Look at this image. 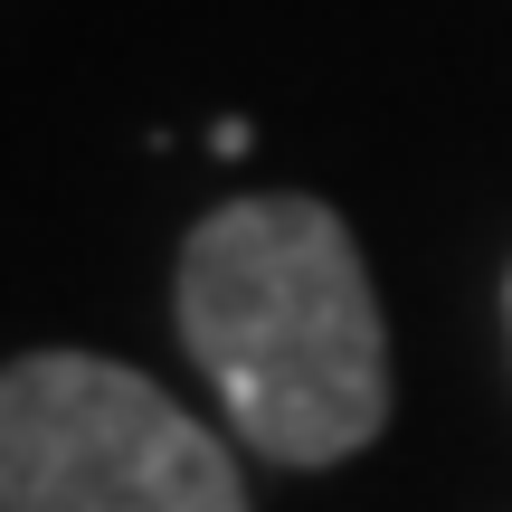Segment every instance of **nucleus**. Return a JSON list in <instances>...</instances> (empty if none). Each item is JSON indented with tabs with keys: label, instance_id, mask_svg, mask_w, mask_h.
I'll use <instances>...</instances> for the list:
<instances>
[{
	"label": "nucleus",
	"instance_id": "nucleus-3",
	"mask_svg": "<svg viewBox=\"0 0 512 512\" xmlns=\"http://www.w3.org/2000/svg\"><path fill=\"white\" fill-rule=\"evenodd\" d=\"M503 313H512V285H503Z\"/></svg>",
	"mask_w": 512,
	"mask_h": 512
},
{
	"label": "nucleus",
	"instance_id": "nucleus-1",
	"mask_svg": "<svg viewBox=\"0 0 512 512\" xmlns=\"http://www.w3.org/2000/svg\"><path fill=\"white\" fill-rule=\"evenodd\" d=\"M181 342L209 370L228 427L275 465H342L389 418L370 266L304 190H247L190 228Z\"/></svg>",
	"mask_w": 512,
	"mask_h": 512
},
{
	"label": "nucleus",
	"instance_id": "nucleus-2",
	"mask_svg": "<svg viewBox=\"0 0 512 512\" xmlns=\"http://www.w3.org/2000/svg\"><path fill=\"white\" fill-rule=\"evenodd\" d=\"M0 512H247V484L143 370L29 351L0 370Z\"/></svg>",
	"mask_w": 512,
	"mask_h": 512
}]
</instances>
